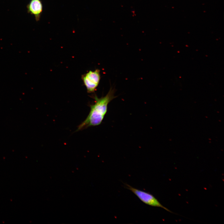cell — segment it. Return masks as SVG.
Here are the masks:
<instances>
[{"label": "cell", "instance_id": "obj_2", "mask_svg": "<svg viewBox=\"0 0 224 224\" xmlns=\"http://www.w3.org/2000/svg\"><path fill=\"white\" fill-rule=\"evenodd\" d=\"M125 184L127 189L132 192L145 204L153 207L162 208L168 212H171L169 210L162 205L152 194L133 188L127 184Z\"/></svg>", "mask_w": 224, "mask_h": 224}, {"label": "cell", "instance_id": "obj_1", "mask_svg": "<svg viewBox=\"0 0 224 224\" xmlns=\"http://www.w3.org/2000/svg\"><path fill=\"white\" fill-rule=\"evenodd\" d=\"M114 89L111 87L105 96L100 98L96 95L93 96L95 103L90 105L91 110L89 113L86 119L78 126L77 131L101 124L107 113L108 104L117 97L114 96Z\"/></svg>", "mask_w": 224, "mask_h": 224}, {"label": "cell", "instance_id": "obj_3", "mask_svg": "<svg viewBox=\"0 0 224 224\" xmlns=\"http://www.w3.org/2000/svg\"><path fill=\"white\" fill-rule=\"evenodd\" d=\"M82 79L89 93L93 92L98 86L100 80V71L96 69L90 71L82 76Z\"/></svg>", "mask_w": 224, "mask_h": 224}, {"label": "cell", "instance_id": "obj_4", "mask_svg": "<svg viewBox=\"0 0 224 224\" xmlns=\"http://www.w3.org/2000/svg\"><path fill=\"white\" fill-rule=\"evenodd\" d=\"M26 7L28 13L34 15L35 20L39 21L43 9V6L40 0H31L27 5Z\"/></svg>", "mask_w": 224, "mask_h": 224}]
</instances>
